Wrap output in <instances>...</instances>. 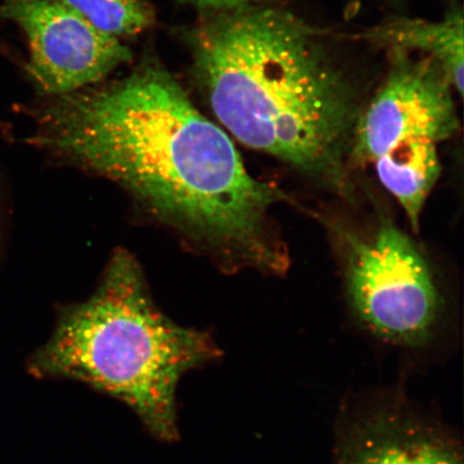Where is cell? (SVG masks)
<instances>
[{
  "label": "cell",
  "instance_id": "cell-1",
  "mask_svg": "<svg viewBox=\"0 0 464 464\" xmlns=\"http://www.w3.org/2000/svg\"><path fill=\"white\" fill-rule=\"evenodd\" d=\"M34 118L36 147L118 183L225 266L285 274L289 255L269 212L289 197L247 172L227 133L171 74L139 69L55 96Z\"/></svg>",
  "mask_w": 464,
  "mask_h": 464
},
{
  "label": "cell",
  "instance_id": "cell-2",
  "mask_svg": "<svg viewBox=\"0 0 464 464\" xmlns=\"http://www.w3.org/2000/svg\"><path fill=\"white\" fill-rule=\"evenodd\" d=\"M197 61L214 113L237 140L351 197L353 96L303 23L251 5L225 11L200 34Z\"/></svg>",
  "mask_w": 464,
  "mask_h": 464
},
{
  "label": "cell",
  "instance_id": "cell-3",
  "mask_svg": "<svg viewBox=\"0 0 464 464\" xmlns=\"http://www.w3.org/2000/svg\"><path fill=\"white\" fill-rule=\"evenodd\" d=\"M220 356L210 334L179 326L160 311L137 260L120 251L95 294L62 311L26 369L34 379L82 382L119 399L156 438L173 442L179 380Z\"/></svg>",
  "mask_w": 464,
  "mask_h": 464
},
{
  "label": "cell",
  "instance_id": "cell-4",
  "mask_svg": "<svg viewBox=\"0 0 464 464\" xmlns=\"http://www.w3.org/2000/svg\"><path fill=\"white\" fill-rule=\"evenodd\" d=\"M346 241L347 288L359 321L387 343L426 345L439 324L440 301L413 242L390 220L369 240L347 235Z\"/></svg>",
  "mask_w": 464,
  "mask_h": 464
},
{
  "label": "cell",
  "instance_id": "cell-5",
  "mask_svg": "<svg viewBox=\"0 0 464 464\" xmlns=\"http://www.w3.org/2000/svg\"><path fill=\"white\" fill-rule=\"evenodd\" d=\"M0 19L25 33L31 51L27 71L40 89L53 96L95 83L131 58L119 38L60 0H3Z\"/></svg>",
  "mask_w": 464,
  "mask_h": 464
},
{
  "label": "cell",
  "instance_id": "cell-6",
  "mask_svg": "<svg viewBox=\"0 0 464 464\" xmlns=\"http://www.w3.org/2000/svg\"><path fill=\"white\" fill-rule=\"evenodd\" d=\"M396 63L370 106L356 121L352 158L374 162L400 142L439 143L458 130L452 86L437 63L397 52Z\"/></svg>",
  "mask_w": 464,
  "mask_h": 464
},
{
  "label": "cell",
  "instance_id": "cell-7",
  "mask_svg": "<svg viewBox=\"0 0 464 464\" xmlns=\"http://www.w3.org/2000/svg\"><path fill=\"white\" fill-rule=\"evenodd\" d=\"M335 464H463L454 435L403 403L375 406L343 428Z\"/></svg>",
  "mask_w": 464,
  "mask_h": 464
},
{
  "label": "cell",
  "instance_id": "cell-8",
  "mask_svg": "<svg viewBox=\"0 0 464 464\" xmlns=\"http://www.w3.org/2000/svg\"><path fill=\"white\" fill-rule=\"evenodd\" d=\"M373 36L396 52H420L437 63L458 95L463 92V16L454 10L440 21L400 20L375 32Z\"/></svg>",
  "mask_w": 464,
  "mask_h": 464
},
{
  "label": "cell",
  "instance_id": "cell-9",
  "mask_svg": "<svg viewBox=\"0 0 464 464\" xmlns=\"http://www.w3.org/2000/svg\"><path fill=\"white\" fill-rule=\"evenodd\" d=\"M437 144L427 139L406 140L374 160L380 181L396 197L416 230L440 172Z\"/></svg>",
  "mask_w": 464,
  "mask_h": 464
},
{
  "label": "cell",
  "instance_id": "cell-10",
  "mask_svg": "<svg viewBox=\"0 0 464 464\" xmlns=\"http://www.w3.org/2000/svg\"><path fill=\"white\" fill-rule=\"evenodd\" d=\"M67 7L118 38L140 33L152 24L154 13L142 0H60Z\"/></svg>",
  "mask_w": 464,
  "mask_h": 464
},
{
  "label": "cell",
  "instance_id": "cell-11",
  "mask_svg": "<svg viewBox=\"0 0 464 464\" xmlns=\"http://www.w3.org/2000/svg\"><path fill=\"white\" fill-rule=\"evenodd\" d=\"M187 2L202 9L230 11L249 7V5L256 4L259 0H187Z\"/></svg>",
  "mask_w": 464,
  "mask_h": 464
},
{
  "label": "cell",
  "instance_id": "cell-12",
  "mask_svg": "<svg viewBox=\"0 0 464 464\" xmlns=\"http://www.w3.org/2000/svg\"><path fill=\"white\" fill-rule=\"evenodd\" d=\"M3 241V193L2 187H0V245Z\"/></svg>",
  "mask_w": 464,
  "mask_h": 464
}]
</instances>
